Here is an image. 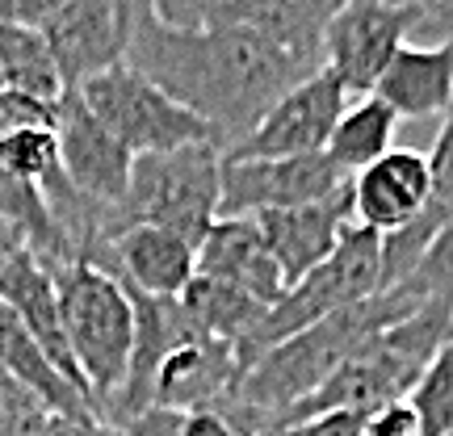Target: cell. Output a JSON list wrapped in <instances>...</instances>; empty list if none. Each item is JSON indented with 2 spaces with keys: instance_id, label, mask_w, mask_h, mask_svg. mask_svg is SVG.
Wrapping results in <instances>:
<instances>
[{
  "instance_id": "cell-13",
  "label": "cell",
  "mask_w": 453,
  "mask_h": 436,
  "mask_svg": "<svg viewBox=\"0 0 453 436\" xmlns=\"http://www.w3.org/2000/svg\"><path fill=\"white\" fill-rule=\"evenodd\" d=\"M353 189V223L373 235H395L407 223H416L433 202V168L424 151L395 147L390 156L370 164L365 172L349 180Z\"/></svg>"
},
{
  "instance_id": "cell-6",
  "label": "cell",
  "mask_w": 453,
  "mask_h": 436,
  "mask_svg": "<svg viewBox=\"0 0 453 436\" xmlns=\"http://www.w3.org/2000/svg\"><path fill=\"white\" fill-rule=\"evenodd\" d=\"M76 93H81L84 110L93 113L130 156H156V151H177V147L194 143L223 147L211 122H202L197 113L177 105L160 84H151L130 64L101 72L88 84H81Z\"/></svg>"
},
{
  "instance_id": "cell-28",
  "label": "cell",
  "mask_w": 453,
  "mask_h": 436,
  "mask_svg": "<svg viewBox=\"0 0 453 436\" xmlns=\"http://www.w3.org/2000/svg\"><path fill=\"white\" fill-rule=\"evenodd\" d=\"M42 436H130L127 428L101 420V416H47Z\"/></svg>"
},
{
  "instance_id": "cell-8",
  "label": "cell",
  "mask_w": 453,
  "mask_h": 436,
  "mask_svg": "<svg viewBox=\"0 0 453 436\" xmlns=\"http://www.w3.org/2000/svg\"><path fill=\"white\" fill-rule=\"evenodd\" d=\"M344 105H349L344 84L332 72H315L303 84H294L240 143L226 147L223 160H303V156H324Z\"/></svg>"
},
{
  "instance_id": "cell-1",
  "label": "cell",
  "mask_w": 453,
  "mask_h": 436,
  "mask_svg": "<svg viewBox=\"0 0 453 436\" xmlns=\"http://www.w3.org/2000/svg\"><path fill=\"white\" fill-rule=\"evenodd\" d=\"M127 64L160 84L168 97L211 122L223 139V151L235 147L294 84L315 76L286 50L265 42L240 26H202L177 30L151 13V4H134Z\"/></svg>"
},
{
  "instance_id": "cell-7",
  "label": "cell",
  "mask_w": 453,
  "mask_h": 436,
  "mask_svg": "<svg viewBox=\"0 0 453 436\" xmlns=\"http://www.w3.org/2000/svg\"><path fill=\"white\" fill-rule=\"evenodd\" d=\"M428 4L403 0H340L324 30V72H332L349 101L370 97L390 59L416 38Z\"/></svg>"
},
{
  "instance_id": "cell-17",
  "label": "cell",
  "mask_w": 453,
  "mask_h": 436,
  "mask_svg": "<svg viewBox=\"0 0 453 436\" xmlns=\"http://www.w3.org/2000/svg\"><path fill=\"white\" fill-rule=\"evenodd\" d=\"M373 97L387 101L399 122H441L453 110V42H407Z\"/></svg>"
},
{
  "instance_id": "cell-25",
  "label": "cell",
  "mask_w": 453,
  "mask_h": 436,
  "mask_svg": "<svg viewBox=\"0 0 453 436\" xmlns=\"http://www.w3.org/2000/svg\"><path fill=\"white\" fill-rule=\"evenodd\" d=\"M407 286H416L420 294H445V290H453V218L445 223V231L437 235V243H433V252L424 256V264H420V273L411 277Z\"/></svg>"
},
{
  "instance_id": "cell-2",
  "label": "cell",
  "mask_w": 453,
  "mask_h": 436,
  "mask_svg": "<svg viewBox=\"0 0 453 436\" xmlns=\"http://www.w3.org/2000/svg\"><path fill=\"white\" fill-rule=\"evenodd\" d=\"M55 273L59 290V315L72 344V356L81 365L97 416L118 399L127 382L130 353H134V302L122 277L101 269L93 260H67Z\"/></svg>"
},
{
  "instance_id": "cell-14",
  "label": "cell",
  "mask_w": 453,
  "mask_h": 436,
  "mask_svg": "<svg viewBox=\"0 0 453 436\" xmlns=\"http://www.w3.org/2000/svg\"><path fill=\"white\" fill-rule=\"evenodd\" d=\"M0 302L21 319V327H26L34 336V344L47 353L50 365L93 403L88 382H84L81 365H76V356H72V344H67L64 315H59V290H55V273H50L47 260L34 256L30 248H21L13 256V264L4 269V277H0ZM93 411H97V407H93Z\"/></svg>"
},
{
  "instance_id": "cell-32",
  "label": "cell",
  "mask_w": 453,
  "mask_h": 436,
  "mask_svg": "<svg viewBox=\"0 0 453 436\" xmlns=\"http://www.w3.org/2000/svg\"><path fill=\"white\" fill-rule=\"evenodd\" d=\"M21 248H26V235H21L13 223H0V277H4V269L13 264V256Z\"/></svg>"
},
{
  "instance_id": "cell-18",
  "label": "cell",
  "mask_w": 453,
  "mask_h": 436,
  "mask_svg": "<svg viewBox=\"0 0 453 436\" xmlns=\"http://www.w3.org/2000/svg\"><path fill=\"white\" fill-rule=\"evenodd\" d=\"M0 370L9 373L47 416H97L93 403L50 365L47 353L34 344V336L4 302H0Z\"/></svg>"
},
{
  "instance_id": "cell-21",
  "label": "cell",
  "mask_w": 453,
  "mask_h": 436,
  "mask_svg": "<svg viewBox=\"0 0 453 436\" xmlns=\"http://www.w3.org/2000/svg\"><path fill=\"white\" fill-rule=\"evenodd\" d=\"M0 223H13L21 235H26V248L34 256H42L50 269H59L72 260V248H67L64 231L50 214V202L38 189L21 185L17 177H9L0 168Z\"/></svg>"
},
{
  "instance_id": "cell-31",
  "label": "cell",
  "mask_w": 453,
  "mask_h": 436,
  "mask_svg": "<svg viewBox=\"0 0 453 436\" xmlns=\"http://www.w3.org/2000/svg\"><path fill=\"white\" fill-rule=\"evenodd\" d=\"M30 407H38V403H34L30 394L17 386L9 373L0 370V416H13V411H30Z\"/></svg>"
},
{
  "instance_id": "cell-4",
  "label": "cell",
  "mask_w": 453,
  "mask_h": 436,
  "mask_svg": "<svg viewBox=\"0 0 453 436\" xmlns=\"http://www.w3.org/2000/svg\"><path fill=\"white\" fill-rule=\"evenodd\" d=\"M373 294H382V235H373L365 226H349L344 240H340L336 256L319 264L311 277H303L298 286L286 290V298L277 302L260 327L252 332V340L240 348V365L243 373L257 365L260 356L294 340L298 332L324 324L327 315L353 307V302H365Z\"/></svg>"
},
{
  "instance_id": "cell-20",
  "label": "cell",
  "mask_w": 453,
  "mask_h": 436,
  "mask_svg": "<svg viewBox=\"0 0 453 436\" xmlns=\"http://www.w3.org/2000/svg\"><path fill=\"white\" fill-rule=\"evenodd\" d=\"M0 84L30 93L38 101L59 105L67 97V84L59 64L50 55V42L30 21H0Z\"/></svg>"
},
{
  "instance_id": "cell-11",
  "label": "cell",
  "mask_w": 453,
  "mask_h": 436,
  "mask_svg": "<svg viewBox=\"0 0 453 436\" xmlns=\"http://www.w3.org/2000/svg\"><path fill=\"white\" fill-rule=\"evenodd\" d=\"M243 365L235 344L214 336H197L164 356L151 382V411L168 416H197V411H226L240 394Z\"/></svg>"
},
{
  "instance_id": "cell-9",
  "label": "cell",
  "mask_w": 453,
  "mask_h": 436,
  "mask_svg": "<svg viewBox=\"0 0 453 436\" xmlns=\"http://www.w3.org/2000/svg\"><path fill=\"white\" fill-rule=\"evenodd\" d=\"M353 177H344L324 156L303 160H223V206L219 218H260L273 210L311 206L340 194Z\"/></svg>"
},
{
  "instance_id": "cell-19",
  "label": "cell",
  "mask_w": 453,
  "mask_h": 436,
  "mask_svg": "<svg viewBox=\"0 0 453 436\" xmlns=\"http://www.w3.org/2000/svg\"><path fill=\"white\" fill-rule=\"evenodd\" d=\"M399 118L387 101L370 97H353L340 113L336 130L327 139V160L336 164L344 177H357L365 172L370 164H378L382 156H390L399 147Z\"/></svg>"
},
{
  "instance_id": "cell-26",
  "label": "cell",
  "mask_w": 453,
  "mask_h": 436,
  "mask_svg": "<svg viewBox=\"0 0 453 436\" xmlns=\"http://www.w3.org/2000/svg\"><path fill=\"white\" fill-rule=\"evenodd\" d=\"M361 436H420V420H416V411H411L407 399L382 403V407H373V411H365Z\"/></svg>"
},
{
  "instance_id": "cell-5",
  "label": "cell",
  "mask_w": 453,
  "mask_h": 436,
  "mask_svg": "<svg viewBox=\"0 0 453 436\" xmlns=\"http://www.w3.org/2000/svg\"><path fill=\"white\" fill-rule=\"evenodd\" d=\"M0 21H30L50 42L67 93L127 64L134 4L127 0H0Z\"/></svg>"
},
{
  "instance_id": "cell-3",
  "label": "cell",
  "mask_w": 453,
  "mask_h": 436,
  "mask_svg": "<svg viewBox=\"0 0 453 436\" xmlns=\"http://www.w3.org/2000/svg\"><path fill=\"white\" fill-rule=\"evenodd\" d=\"M223 206V147L194 143L177 151L134 156L127 202L118 206L113 231L164 226L202 248Z\"/></svg>"
},
{
  "instance_id": "cell-33",
  "label": "cell",
  "mask_w": 453,
  "mask_h": 436,
  "mask_svg": "<svg viewBox=\"0 0 453 436\" xmlns=\"http://www.w3.org/2000/svg\"><path fill=\"white\" fill-rule=\"evenodd\" d=\"M449 436H453V432H449Z\"/></svg>"
},
{
  "instance_id": "cell-16",
  "label": "cell",
  "mask_w": 453,
  "mask_h": 436,
  "mask_svg": "<svg viewBox=\"0 0 453 436\" xmlns=\"http://www.w3.org/2000/svg\"><path fill=\"white\" fill-rule=\"evenodd\" d=\"M110 273L147 298H180L197 273V248L164 226H122L110 240Z\"/></svg>"
},
{
  "instance_id": "cell-12",
  "label": "cell",
  "mask_w": 453,
  "mask_h": 436,
  "mask_svg": "<svg viewBox=\"0 0 453 436\" xmlns=\"http://www.w3.org/2000/svg\"><path fill=\"white\" fill-rule=\"evenodd\" d=\"M257 226L269 243V252H273L281 277H286V290H290L336 256L344 231L353 226V189L344 185L340 194L324 197V202L260 214Z\"/></svg>"
},
{
  "instance_id": "cell-22",
  "label": "cell",
  "mask_w": 453,
  "mask_h": 436,
  "mask_svg": "<svg viewBox=\"0 0 453 436\" xmlns=\"http://www.w3.org/2000/svg\"><path fill=\"white\" fill-rule=\"evenodd\" d=\"M407 403L420 420V436H449L453 432V340L441 348L420 382L411 386Z\"/></svg>"
},
{
  "instance_id": "cell-29",
  "label": "cell",
  "mask_w": 453,
  "mask_h": 436,
  "mask_svg": "<svg viewBox=\"0 0 453 436\" xmlns=\"http://www.w3.org/2000/svg\"><path fill=\"white\" fill-rule=\"evenodd\" d=\"M180 436H243L223 411H197V416H180Z\"/></svg>"
},
{
  "instance_id": "cell-24",
  "label": "cell",
  "mask_w": 453,
  "mask_h": 436,
  "mask_svg": "<svg viewBox=\"0 0 453 436\" xmlns=\"http://www.w3.org/2000/svg\"><path fill=\"white\" fill-rule=\"evenodd\" d=\"M428 168H433V206L453 218V110L441 118L437 143L428 151Z\"/></svg>"
},
{
  "instance_id": "cell-30",
  "label": "cell",
  "mask_w": 453,
  "mask_h": 436,
  "mask_svg": "<svg viewBox=\"0 0 453 436\" xmlns=\"http://www.w3.org/2000/svg\"><path fill=\"white\" fill-rule=\"evenodd\" d=\"M42 432H47V411L42 407L0 416V436H42Z\"/></svg>"
},
{
  "instance_id": "cell-15",
  "label": "cell",
  "mask_w": 453,
  "mask_h": 436,
  "mask_svg": "<svg viewBox=\"0 0 453 436\" xmlns=\"http://www.w3.org/2000/svg\"><path fill=\"white\" fill-rule=\"evenodd\" d=\"M197 273L257 298L265 310H273L286 298V277L277 269L257 218H219L197 248Z\"/></svg>"
},
{
  "instance_id": "cell-10",
  "label": "cell",
  "mask_w": 453,
  "mask_h": 436,
  "mask_svg": "<svg viewBox=\"0 0 453 436\" xmlns=\"http://www.w3.org/2000/svg\"><path fill=\"white\" fill-rule=\"evenodd\" d=\"M55 130H59V156H64V177L72 185V194L81 197L84 206L118 218V206L127 202L130 189L134 156L84 110L81 93H67L59 101Z\"/></svg>"
},
{
  "instance_id": "cell-23",
  "label": "cell",
  "mask_w": 453,
  "mask_h": 436,
  "mask_svg": "<svg viewBox=\"0 0 453 436\" xmlns=\"http://www.w3.org/2000/svg\"><path fill=\"white\" fill-rule=\"evenodd\" d=\"M59 122V105L38 101L30 93H17L0 84V139L21 134V130H38V126H55Z\"/></svg>"
},
{
  "instance_id": "cell-27",
  "label": "cell",
  "mask_w": 453,
  "mask_h": 436,
  "mask_svg": "<svg viewBox=\"0 0 453 436\" xmlns=\"http://www.w3.org/2000/svg\"><path fill=\"white\" fill-rule=\"evenodd\" d=\"M361 420L357 411H324V416H307V420L286 424L273 436H361Z\"/></svg>"
}]
</instances>
